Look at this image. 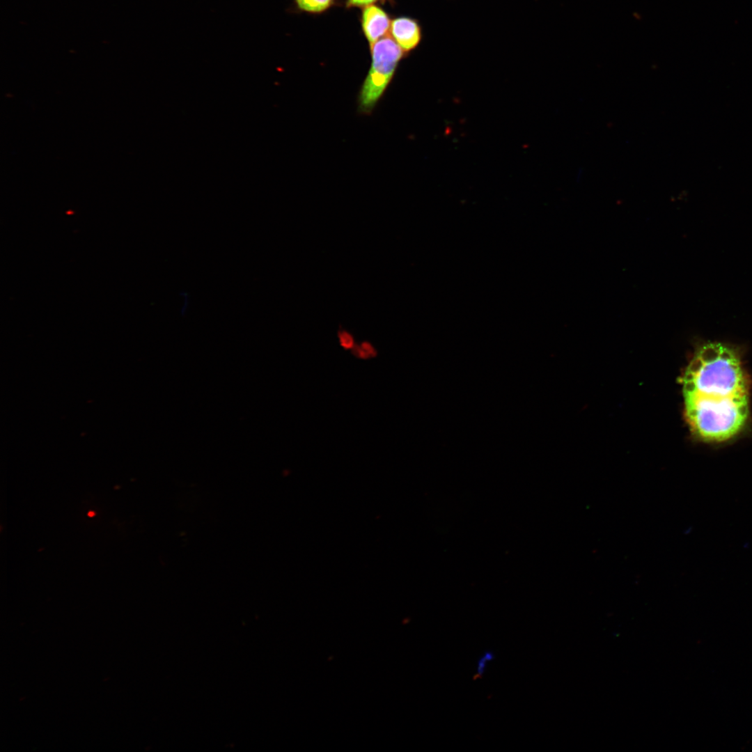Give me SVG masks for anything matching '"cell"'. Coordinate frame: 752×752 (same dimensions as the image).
Instances as JSON below:
<instances>
[{"mask_svg":"<svg viewBox=\"0 0 752 752\" xmlns=\"http://www.w3.org/2000/svg\"><path fill=\"white\" fill-rule=\"evenodd\" d=\"M687 420L698 438L726 441L744 425L749 385L737 352L721 343L701 345L683 377Z\"/></svg>","mask_w":752,"mask_h":752,"instance_id":"6da1fadb","label":"cell"},{"mask_svg":"<svg viewBox=\"0 0 752 752\" xmlns=\"http://www.w3.org/2000/svg\"><path fill=\"white\" fill-rule=\"evenodd\" d=\"M371 65L360 88L358 111L369 115L391 81L401 59L406 56L390 36H386L370 47Z\"/></svg>","mask_w":752,"mask_h":752,"instance_id":"7a4b0ae2","label":"cell"},{"mask_svg":"<svg viewBox=\"0 0 752 752\" xmlns=\"http://www.w3.org/2000/svg\"><path fill=\"white\" fill-rule=\"evenodd\" d=\"M389 32L406 55L417 48L423 39V30L418 20L408 16L393 19Z\"/></svg>","mask_w":752,"mask_h":752,"instance_id":"3957f363","label":"cell"},{"mask_svg":"<svg viewBox=\"0 0 752 752\" xmlns=\"http://www.w3.org/2000/svg\"><path fill=\"white\" fill-rule=\"evenodd\" d=\"M391 24L389 15L382 7L371 4L362 8L361 29L370 47L387 36Z\"/></svg>","mask_w":752,"mask_h":752,"instance_id":"277c9868","label":"cell"},{"mask_svg":"<svg viewBox=\"0 0 752 752\" xmlns=\"http://www.w3.org/2000/svg\"><path fill=\"white\" fill-rule=\"evenodd\" d=\"M336 0H294L296 10L311 14H319L330 8Z\"/></svg>","mask_w":752,"mask_h":752,"instance_id":"5b68a950","label":"cell"},{"mask_svg":"<svg viewBox=\"0 0 752 752\" xmlns=\"http://www.w3.org/2000/svg\"><path fill=\"white\" fill-rule=\"evenodd\" d=\"M350 351L354 357L361 360H369L377 357L378 355L377 350L368 340L356 343Z\"/></svg>","mask_w":752,"mask_h":752,"instance_id":"8992f818","label":"cell"},{"mask_svg":"<svg viewBox=\"0 0 752 752\" xmlns=\"http://www.w3.org/2000/svg\"><path fill=\"white\" fill-rule=\"evenodd\" d=\"M337 337L340 347L345 350H351L356 344L354 335L341 325H339Z\"/></svg>","mask_w":752,"mask_h":752,"instance_id":"52a82bcc","label":"cell"},{"mask_svg":"<svg viewBox=\"0 0 752 752\" xmlns=\"http://www.w3.org/2000/svg\"><path fill=\"white\" fill-rule=\"evenodd\" d=\"M386 1H390L392 0H346V6L348 8H363L366 6L374 4L375 3L381 1L382 3Z\"/></svg>","mask_w":752,"mask_h":752,"instance_id":"ba28073f","label":"cell"},{"mask_svg":"<svg viewBox=\"0 0 752 752\" xmlns=\"http://www.w3.org/2000/svg\"><path fill=\"white\" fill-rule=\"evenodd\" d=\"M494 657L493 655L490 652L485 653L484 656L480 658L478 665V674L482 675L485 671L486 664L488 661H490Z\"/></svg>","mask_w":752,"mask_h":752,"instance_id":"9c48e42d","label":"cell"},{"mask_svg":"<svg viewBox=\"0 0 752 752\" xmlns=\"http://www.w3.org/2000/svg\"><path fill=\"white\" fill-rule=\"evenodd\" d=\"M95 512H93V511H89V512H88V517H94V516H95Z\"/></svg>","mask_w":752,"mask_h":752,"instance_id":"30bf717a","label":"cell"}]
</instances>
